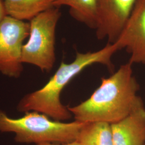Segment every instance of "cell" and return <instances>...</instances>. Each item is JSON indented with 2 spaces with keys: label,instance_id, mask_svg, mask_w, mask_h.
<instances>
[{
  "label": "cell",
  "instance_id": "1",
  "mask_svg": "<svg viewBox=\"0 0 145 145\" xmlns=\"http://www.w3.org/2000/svg\"><path fill=\"white\" fill-rule=\"evenodd\" d=\"M132 66L129 62L120 66L111 76L102 78L100 86L89 99L68 107L75 120L112 124L144 105L138 95L139 85L133 74Z\"/></svg>",
  "mask_w": 145,
  "mask_h": 145
},
{
  "label": "cell",
  "instance_id": "2",
  "mask_svg": "<svg viewBox=\"0 0 145 145\" xmlns=\"http://www.w3.org/2000/svg\"><path fill=\"white\" fill-rule=\"evenodd\" d=\"M120 50L118 44L116 42H108L97 51L77 52L72 62L61 63L57 71L43 87L23 96L17 105V111L23 113L35 111L61 121L71 119L72 114L61 102L62 90L75 76L93 64L100 63L110 69H113L111 58Z\"/></svg>",
  "mask_w": 145,
  "mask_h": 145
},
{
  "label": "cell",
  "instance_id": "3",
  "mask_svg": "<svg viewBox=\"0 0 145 145\" xmlns=\"http://www.w3.org/2000/svg\"><path fill=\"white\" fill-rule=\"evenodd\" d=\"M85 123L75 120L65 123L35 111L21 118H12L0 110V132L13 133L17 143L37 145L42 143L67 144L78 140Z\"/></svg>",
  "mask_w": 145,
  "mask_h": 145
},
{
  "label": "cell",
  "instance_id": "4",
  "mask_svg": "<svg viewBox=\"0 0 145 145\" xmlns=\"http://www.w3.org/2000/svg\"><path fill=\"white\" fill-rule=\"evenodd\" d=\"M61 16L59 8L53 7L30 21L28 41L22 47L21 60L49 72L56 62V32Z\"/></svg>",
  "mask_w": 145,
  "mask_h": 145
},
{
  "label": "cell",
  "instance_id": "5",
  "mask_svg": "<svg viewBox=\"0 0 145 145\" xmlns=\"http://www.w3.org/2000/svg\"><path fill=\"white\" fill-rule=\"evenodd\" d=\"M29 34L30 23L8 16L0 23V73L10 78L20 77L23 42Z\"/></svg>",
  "mask_w": 145,
  "mask_h": 145
},
{
  "label": "cell",
  "instance_id": "6",
  "mask_svg": "<svg viewBox=\"0 0 145 145\" xmlns=\"http://www.w3.org/2000/svg\"><path fill=\"white\" fill-rule=\"evenodd\" d=\"M137 0H96L97 39L116 42L135 7Z\"/></svg>",
  "mask_w": 145,
  "mask_h": 145
},
{
  "label": "cell",
  "instance_id": "7",
  "mask_svg": "<svg viewBox=\"0 0 145 145\" xmlns=\"http://www.w3.org/2000/svg\"><path fill=\"white\" fill-rule=\"evenodd\" d=\"M116 42L118 43L120 50L125 48L130 53V63L145 65V0L137 1Z\"/></svg>",
  "mask_w": 145,
  "mask_h": 145
},
{
  "label": "cell",
  "instance_id": "8",
  "mask_svg": "<svg viewBox=\"0 0 145 145\" xmlns=\"http://www.w3.org/2000/svg\"><path fill=\"white\" fill-rule=\"evenodd\" d=\"M114 145H145V107L111 124Z\"/></svg>",
  "mask_w": 145,
  "mask_h": 145
},
{
  "label": "cell",
  "instance_id": "9",
  "mask_svg": "<svg viewBox=\"0 0 145 145\" xmlns=\"http://www.w3.org/2000/svg\"><path fill=\"white\" fill-rule=\"evenodd\" d=\"M56 0H3L7 15L19 21H31L54 7Z\"/></svg>",
  "mask_w": 145,
  "mask_h": 145
},
{
  "label": "cell",
  "instance_id": "10",
  "mask_svg": "<svg viewBox=\"0 0 145 145\" xmlns=\"http://www.w3.org/2000/svg\"><path fill=\"white\" fill-rule=\"evenodd\" d=\"M66 5L73 18L89 28L96 30L97 24L96 0H56L54 7Z\"/></svg>",
  "mask_w": 145,
  "mask_h": 145
},
{
  "label": "cell",
  "instance_id": "11",
  "mask_svg": "<svg viewBox=\"0 0 145 145\" xmlns=\"http://www.w3.org/2000/svg\"><path fill=\"white\" fill-rule=\"evenodd\" d=\"M76 141L81 145H114L111 124L102 121L85 123Z\"/></svg>",
  "mask_w": 145,
  "mask_h": 145
},
{
  "label": "cell",
  "instance_id": "12",
  "mask_svg": "<svg viewBox=\"0 0 145 145\" xmlns=\"http://www.w3.org/2000/svg\"><path fill=\"white\" fill-rule=\"evenodd\" d=\"M7 16L3 0H0V23Z\"/></svg>",
  "mask_w": 145,
  "mask_h": 145
},
{
  "label": "cell",
  "instance_id": "13",
  "mask_svg": "<svg viewBox=\"0 0 145 145\" xmlns=\"http://www.w3.org/2000/svg\"><path fill=\"white\" fill-rule=\"evenodd\" d=\"M34 145H81L78 142V141H75L72 142L67 143V144H54V143H42L39 144H37Z\"/></svg>",
  "mask_w": 145,
  "mask_h": 145
}]
</instances>
